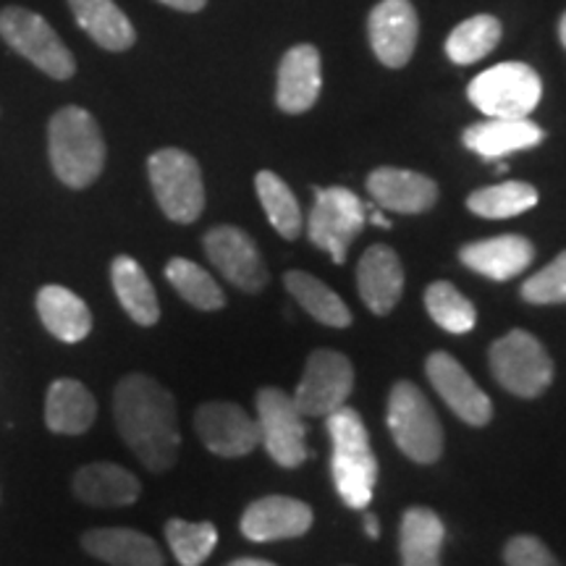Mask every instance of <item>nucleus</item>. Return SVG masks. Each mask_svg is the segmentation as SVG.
<instances>
[{"label":"nucleus","mask_w":566,"mask_h":566,"mask_svg":"<svg viewBox=\"0 0 566 566\" xmlns=\"http://www.w3.org/2000/svg\"><path fill=\"white\" fill-rule=\"evenodd\" d=\"M467 95L488 118H530L541 103L543 84L527 63L509 61L475 76Z\"/></svg>","instance_id":"6"},{"label":"nucleus","mask_w":566,"mask_h":566,"mask_svg":"<svg viewBox=\"0 0 566 566\" xmlns=\"http://www.w3.org/2000/svg\"><path fill=\"white\" fill-rule=\"evenodd\" d=\"M373 223H375V226H384V229H391V221L380 216V212H373Z\"/></svg>","instance_id":"41"},{"label":"nucleus","mask_w":566,"mask_h":566,"mask_svg":"<svg viewBox=\"0 0 566 566\" xmlns=\"http://www.w3.org/2000/svg\"><path fill=\"white\" fill-rule=\"evenodd\" d=\"M424 370H428V378L438 396L449 405V409L459 417V420H464L467 424H475V428L491 422V399H488L483 388L467 375L464 367L459 365L451 354L433 352L428 357V363H424Z\"/></svg>","instance_id":"15"},{"label":"nucleus","mask_w":566,"mask_h":566,"mask_svg":"<svg viewBox=\"0 0 566 566\" xmlns=\"http://www.w3.org/2000/svg\"><path fill=\"white\" fill-rule=\"evenodd\" d=\"M359 296L375 315H388L405 292V268L386 244H373L357 265Z\"/></svg>","instance_id":"19"},{"label":"nucleus","mask_w":566,"mask_h":566,"mask_svg":"<svg viewBox=\"0 0 566 566\" xmlns=\"http://www.w3.org/2000/svg\"><path fill=\"white\" fill-rule=\"evenodd\" d=\"M424 307H428L430 317L449 334H470L475 328V307H472V302L459 292L454 283H430L428 292H424Z\"/></svg>","instance_id":"34"},{"label":"nucleus","mask_w":566,"mask_h":566,"mask_svg":"<svg viewBox=\"0 0 566 566\" xmlns=\"http://www.w3.org/2000/svg\"><path fill=\"white\" fill-rule=\"evenodd\" d=\"M459 258L470 271L485 275V279L509 281L527 271L530 263L535 260V247L520 233H504V237L483 239V242L462 247Z\"/></svg>","instance_id":"20"},{"label":"nucleus","mask_w":566,"mask_h":566,"mask_svg":"<svg viewBox=\"0 0 566 566\" xmlns=\"http://www.w3.org/2000/svg\"><path fill=\"white\" fill-rule=\"evenodd\" d=\"M166 541L181 566H202L216 548L218 530L212 522L171 520L166 525Z\"/></svg>","instance_id":"35"},{"label":"nucleus","mask_w":566,"mask_h":566,"mask_svg":"<svg viewBox=\"0 0 566 566\" xmlns=\"http://www.w3.org/2000/svg\"><path fill=\"white\" fill-rule=\"evenodd\" d=\"M321 87L323 71L317 48L296 45L283 55L275 87V103L283 113H307L321 97Z\"/></svg>","instance_id":"17"},{"label":"nucleus","mask_w":566,"mask_h":566,"mask_svg":"<svg viewBox=\"0 0 566 566\" xmlns=\"http://www.w3.org/2000/svg\"><path fill=\"white\" fill-rule=\"evenodd\" d=\"M365 221V205L352 189H317L315 205L313 210H310L307 221L310 242L328 252L331 258H334V263L342 265L352 242L357 239V233L363 231Z\"/></svg>","instance_id":"9"},{"label":"nucleus","mask_w":566,"mask_h":566,"mask_svg":"<svg viewBox=\"0 0 566 566\" xmlns=\"http://www.w3.org/2000/svg\"><path fill=\"white\" fill-rule=\"evenodd\" d=\"M155 200L174 223H195L205 210L200 163L179 147H163L147 160Z\"/></svg>","instance_id":"5"},{"label":"nucleus","mask_w":566,"mask_h":566,"mask_svg":"<svg viewBox=\"0 0 566 566\" xmlns=\"http://www.w3.org/2000/svg\"><path fill=\"white\" fill-rule=\"evenodd\" d=\"M118 433L139 462L153 472H166L179 457V417L171 391L150 375H126L113 396Z\"/></svg>","instance_id":"1"},{"label":"nucleus","mask_w":566,"mask_h":566,"mask_svg":"<svg viewBox=\"0 0 566 566\" xmlns=\"http://www.w3.org/2000/svg\"><path fill=\"white\" fill-rule=\"evenodd\" d=\"M0 34L19 55L34 63L40 71H45L53 80H71L76 71L74 55L59 32L48 24L40 13L19 9V6H9L0 11Z\"/></svg>","instance_id":"7"},{"label":"nucleus","mask_w":566,"mask_h":566,"mask_svg":"<svg viewBox=\"0 0 566 566\" xmlns=\"http://www.w3.org/2000/svg\"><path fill=\"white\" fill-rule=\"evenodd\" d=\"M163 6H171L176 11H187V13H195V11H202L205 3L208 0H158Z\"/></svg>","instance_id":"38"},{"label":"nucleus","mask_w":566,"mask_h":566,"mask_svg":"<svg viewBox=\"0 0 566 566\" xmlns=\"http://www.w3.org/2000/svg\"><path fill=\"white\" fill-rule=\"evenodd\" d=\"M195 428L202 438L205 449L226 459L247 457L260 446L258 422L231 401H208V405H202L195 415Z\"/></svg>","instance_id":"13"},{"label":"nucleus","mask_w":566,"mask_h":566,"mask_svg":"<svg viewBox=\"0 0 566 566\" xmlns=\"http://www.w3.org/2000/svg\"><path fill=\"white\" fill-rule=\"evenodd\" d=\"M229 566H275V564L263 562V558H237V562H231Z\"/></svg>","instance_id":"40"},{"label":"nucleus","mask_w":566,"mask_h":566,"mask_svg":"<svg viewBox=\"0 0 566 566\" xmlns=\"http://www.w3.org/2000/svg\"><path fill=\"white\" fill-rule=\"evenodd\" d=\"M367 32H370L373 51L384 66H407L420 34L415 6L409 0H380L367 19Z\"/></svg>","instance_id":"14"},{"label":"nucleus","mask_w":566,"mask_h":566,"mask_svg":"<svg viewBox=\"0 0 566 566\" xmlns=\"http://www.w3.org/2000/svg\"><path fill=\"white\" fill-rule=\"evenodd\" d=\"M111 281L113 292H116L118 302H122L126 315H129L134 323L155 325L160 321L158 294H155V286L137 260L129 258V254H122V258L113 260Z\"/></svg>","instance_id":"28"},{"label":"nucleus","mask_w":566,"mask_h":566,"mask_svg":"<svg viewBox=\"0 0 566 566\" xmlns=\"http://www.w3.org/2000/svg\"><path fill=\"white\" fill-rule=\"evenodd\" d=\"M446 527L433 509L412 506L401 520V566H441Z\"/></svg>","instance_id":"27"},{"label":"nucleus","mask_w":566,"mask_h":566,"mask_svg":"<svg viewBox=\"0 0 566 566\" xmlns=\"http://www.w3.org/2000/svg\"><path fill=\"white\" fill-rule=\"evenodd\" d=\"M313 527V509L289 495H265L242 514V535L254 543L302 537Z\"/></svg>","instance_id":"16"},{"label":"nucleus","mask_w":566,"mask_h":566,"mask_svg":"<svg viewBox=\"0 0 566 566\" xmlns=\"http://www.w3.org/2000/svg\"><path fill=\"white\" fill-rule=\"evenodd\" d=\"M283 281H286V289L292 292L294 300L300 302L317 323L331 325V328H349V307H346L342 296H338L334 289L325 286L321 279H315V275L304 271H289L283 275Z\"/></svg>","instance_id":"29"},{"label":"nucleus","mask_w":566,"mask_h":566,"mask_svg":"<svg viewBox=\"0 0 566 566\" xmlns=\"http://www.w3.org/2000/svg\"><path fill=\"white\" fill-rule=\"evenodd\" d=\"M354 388V367L344 354L317 349L310 354L307 367L292 396L304 417H328L342 409Z\"/></svg>","instance_id":"10"},{"label":"nucleus","mask_w":566,"mask_h":566,"mask_svg":"<svg viewBox=\"0 0 566 566\" xmlns=\"http://www.w3.org/2000/svg\"><path fill=\"white\" fill-rule=\"evenodd\" d=\"M464 145L480 158L495 160L541 145L543 129L530 118H485L464 132Z\"/></svg>","instance_id":"22"},{"label":"nucleus","mask_w":566,"mask_h":566,"mask_svg":"<svg viewBox=\"0 0 566 566\" xmlns=\"http://www.w3.org/2000/svg\"><path fill=\"white\" fill-rule=\"evenodd\" d=\"M558 38H562L564 48H566V13L562 17V24H558Z\"/></svg>","instance_id":"42"},{"label":"nucleus","mask_w":566,"mask_h":566,"mask_svg":"<svg viewBox=\"0 0 566 566\" xmlns=\"http://www.w3.org/2000/svg\"><path fill=\"white\" fill-rule=\"evenodd\" d=\"M76 24L105 51H129L137 40L132 21L113 0H69Z\"/></svg>","instance_id":"26"},{"label":"nucleus","mask_w":566,"mask_h":566,"mask_svg":"<svg viewBox=\"0 0 566 566\" xmlns=\"http://www.w3.org/2000/svg\"><path fill=\"white\" fill-rule=\"evenodd\" d=\"M365 533H367V537H378L380 535V530H378V520H375L373 514H365Z\"/></svg>","instance_id":"39"},{"label":"nucleus","mask_w":566,"mask_h":566,"mask_svg":"<svg viewBox=\"0 0 566 566\" xmlns=\"http://www.w3.org/2000/svg\"><path fill=\"white\" fill-rule=\"evenodd\" d=\"M74 493L90 506H129L139 499L142 485L124 467L95 462L76 472Z\"/></svg>","instance_id":"25"},{"label":"nucleus","mask_w":566,"mask_h":566,"mask_svg":"<svg viewBox=\"0 0 566 566\" xmlns=\"http://www.w3.org/2000/svg\"><path fill=\"white\" fill-rule=\"evenodd\" d=\"M260 202H263L268 221L283 239H296L302 231V210L289 184L273 171H260L254 176Z\"/></svg>","instance_id":"30"},{"label":"nucleus","mask_w":566,"mask_h":566,"mask_svg":"<svg viewBox=\"0 0 566 566\" xmlns=\"http://www.w3.org/2000/svg\"><path fill=\"white\" fill-rule=\"evenodd\" d=\"M388 430H391L396 446L412 462L433 464L441 459V420L420 388L409 380H399L388 396Z\"/></svg>","instance_id":"4"},{"label":"nucleus","mask_w":566,"mask_h":566,"mask_svg":"<svg viewBox=\"0 0 566 566\" xmlns=\"http://www.w3.org/2000/svg\"><path fill=\"white\" fill-rule=\"evenodd\" d=\"M38 315L48 334H53L63 344L84 342L92 331V313L71 289L51 283L38 292Z\"/></svg>","instance_id":"24"},{"label":"nucleus","mask_w":566,"mask_h":566,"mask_svg":"<svg viewBox=\"0 0 566 566\" xmlns=\"http://www.w3.org/2000/svg\"><path fill=\"white\" fill-rule=\"evenodd\" d=\"M48 153L53 174L69 189L90 187L105 166V139L90 111L66 105L48 124Z\"/></svg>","instance_id":"2"},{"label":"nucleus","mask_w":566,"mask_h":566,"mask_svg":"<svg viewBox=\"0 0 566 566\" xmlns=\"http://www.w3.org/2000/svg\"><path fill=\"white\" fill-rule=\"evenodd\" d=\"M328 420V436L334 449H331V472H334L336 491L349 509L370 506L375 493V480H378V459L370 446V436L359 417L357 409L342 407Z\"/></svg>","instance_id":"3"},{"label":"nucleus","mask_w":566,"mask_h":566,"mask_svg":"<svg viewBox=\"0 0 566 566\" xmlns=\"http://www.w3.org/2000/svg\"><path fill=\"white\" fill-rule=\"evenodd\" d=\"M97 417V401L90 388L74 378H59L48 388L45 422L53 433L82 436Z\"/></svg>","instance_id":"23"},{"label":"nucleus","mask_w":566,"mask_h":566,"mask_svg":"<svg viewBox=\"0 0 566 566\" xmlns=\"http://www.w3.org/2000/svg\"><path fill=\"white\" fill-rule=\"evenodd\" d=\"M501 40V21L488 13L462 21L446 40V53L459 66H470L495 51Z\"/></svg>","instance_id":"32"},{"label":"nucleus","mask_w":566,"mask_h":566,"mask_svg":"<svg viewBox=\"0 0 566 566\" xmlns=\"http://www.w3.org/2000/svg\"><path fill=\"white\" fill-rule=\"evenodd\" d=\"M90 556L111 566H163V554L153 537L132 527L90 530L82 537Z\"/></svg>","instance_id":"21"},{"label":"nucleus","mask_w":566,"mask_h":566,"mask_svg":"<svg viewBox=\"0 0 566 566\" xmlns=\"http://www.w3.org/2000/svg\"><path fill=\"white\" fill-rule=\"evenodd\" d=\"M367 192L384 210L405 212V216L430 210L438 200L436 181L407 168H375L367 176Z\"/></svg>","instance_id":"18"},{"label":"nucleus","mask_w":566,"mask_h":566,"mask_svg":"<svg viewBox=\"0 0 566 566\" xmlns=\"http://www.w3.org/2000/svg\"><path fill=\"white\" fill-rule=\"evenodd\" d=\"M205 252L223 279L247 294H258L268 283V268L252 237L237 226H216L205 233Z\"/></svg>","instance_id":"12"},{"label":"nucleus","mask_w":566,"mask_h":566,"mask_svg":"<svg viewBox=\"0 0 566 566\" xmlns=\"http://www.w3.org/2000/svg\"><path fill=\"white\" fill-rule=\"evenodd\" d=\"M522 296L530 304H566V250L522 283Z\"/></svg>","instance_id":"36"},{"label":"nucleus","mask_w":566,"mask_h":566,"mask_svg":"<svg viewBox=\"0 0 566 566\" xmlns=\"http://www.w3.org/2000/svg\"><path fill=\"white\" fill-rule=\"evenodd\" d=\"M302 412L296 409L294 399L279 388H263L258 394V430L260 446L281 467H302L307 459V443H304Z\"/></svg>","instance_id":"11"},{"label":"nucleus","mask_w":566,"mask_h":566,"mask_svg":"<svg viewBox=\"0 0 566 566\" xmlns=\"http://www.w3.org/2000/svg\"><path fill=\"white\" fill-rule=\"evenodd\" d=\"M506 566H562L558 558L551 554L543 541L535 535H516L504 548Z\"/></svg>","instance_id":"37"},{"label":"nucleus","mask_w":566,"mask_h":566,"mask_svg":"<svg viewBox=\"0 0 566 566\" xmlns=\"http://www.w3.org/2000/svg\"><path fill=\"white\" fill-rule=\"evenodd\" d=\"M491 370L509 394L535 399L554 380L548 352L527 331H512L491 346Z\"/></svg>","instance_id":"8"},{"label":"nucleus","mask_w":566,"mask_h":566,"mask_svg":"<svg viewBox=\"0 0 566 566\" xmlns=\"http://www.w3.org/2000/svg\"><path fill=\"white\" fill-rule=\"evenodd\" d=\"M166 279L179 292L184 302H189L197 310H205V313L221 310L226 304V294L218 286V281L205 268L192 263V260L174 258L166 265Z\"/></svg>","instance_id":"33"},{"label":"nucleus","mask_w":566,"mask_h":566,"mask_svg":"<svg viewBox=\"0 0 566 566\" xmlns=\"http://www.w3.org/2000/svg\"><path fill=\"white\" fill-rule=\"evenodd\" d=\"M535 205H537V189L533 184H525V181L495 184V187L478 189V192L467 197V208L480 218H491V221L522 216V212L535 208Z\"/></svg>","instance_id":"31"}]
</instances>
